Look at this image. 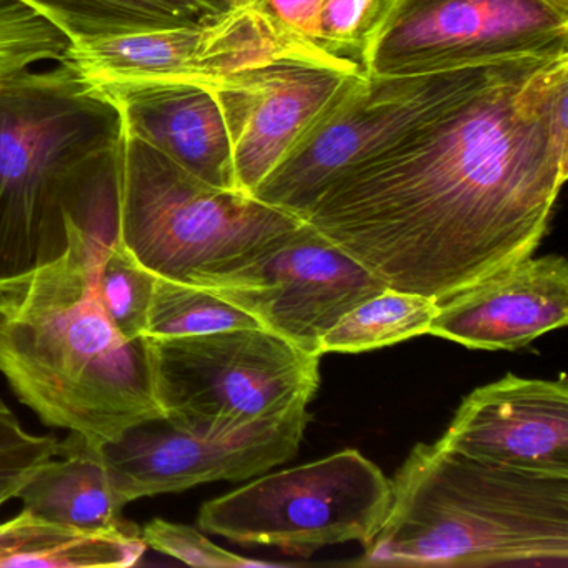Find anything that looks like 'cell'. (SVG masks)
<instances>
[{
  "label": "cell",
  "mask_w": 568,
  "mask_h": 568,
  "mask_svg": "<svg viewBox=\"0 0 568 568\" xmlns=\"http://www.w3.org/2000/svg\"><path fill=\"white\" fill-rule=\"evenodd\" d=\"M248 4L254 6L288 38L315 51L325 52L318 26L322 0H248Z\"/></svg>",
  "instance_id": "obj_26"
},
{
  "label": "cell",
  "mask_w": 568,
  "mask_h": 568,
  "mask_svg": "<svg viewBox=\"0 0 568 568\" xmlns=\"http://www.w3.org/2000/svg\"><path fill=\"white\" fill-rule=\"evenodd\" d=\"M568 175V54L510 59L335 175L302 221L442 302L534 255Z\"/></svg>",
  "instance_id": "obj_1"
},
{
  "label": "cell",
  "mask_w": 568,
  "mask_h": 568,
  "mask_svg": "<svg viewBox=\"0 0 568 568\" xmlns=\"http://www.w3.org/2000/svg\"><path fill=\"white\" fill-rule=\"evenodd\" d=\"M59 452V438L26 430L18 415L0 400V507L18 498L36 470Z\"/></svg>",
  "instance_id": "obj_23"
},
{
  "label": "cell",
  "mask_w": 568,
  "mask_h": 568,
  "mask_svg": "<svg viewBox=\"0 0 568 568\" xmlns=\"http://www.w3.org/2000/svg\"><path fill=\"white\" fill-rule=\"evenodd\" d=\"M245 327L262 325L209 288L155 275L144 337H189Z\"/></svg>",
  "instance_id": "obj_20"
},
{
  "label": "cell",
  "mask_w": 568,
  "mask_h": 568,
  "mask_svg": "<svg viewBox=\"0 0 568 568\" xmlns=\"http://www.w3.org/2000/svg\"><path fill=\"white\" fill-rule=\"evenodd\" d=\"M568 54V0H375L361 41L371 78Z\"/></svg>",
  "instance_id": "obj_8"
},
{
  "label": "cell",
  "mask_w": 568,
  "mask_h": 568,
  "mask_svg": "<svg viewBox=\"0 0 568 568\" xmlns=\"http://www.w3.org/2000/svg\"><path fill=\"white\" fill-rule=\"evenodd\" d=\"M504 62L392 78L362 72L305 129L251 197L302 221L335 175L484 84Z\"/></svg>",
  "instance_id": "obj_9"
},
{
  "label": "cell",
  "mask_w": 568,
  "mask_h": 568,
  "mask_svg": "<svg viewBox=\"0 0 568 568\" xmlns=\"http://www.w3.org/2000/svg\"><path fill=\"white\" fill-rule=\"evenodd\" d=\"M48 12L69 34H111L189 24L159 0H28Z\"/></svg>",
  "instance_id": "obj_22"
},
{
  "label": "cell",
  "mask_w": 568,
  "mask_h": 568,
  "mask_svg": "<svg viewBox=\"0 0 568 568\" xmlns=\"http://www.w3.org/2000/svg\"><path fill=\"white\" fill-rule=\"evenodd\" d=\"M361 565H568V477H540L418 444Z\"/></svg>",
  "instance_id": "obj_4"
},
{
  "label": "cell",
  "mask_w": 568,
  "mask_h": 568,
  "mask_svg": "<svg viewBox=\"0 0 568 568\" xmlns=\"http://www.w3.org/2000/svg\"><path fill=\"white\" fill-rule=\"evenodd\" d=\"M444 447L495 467L568 477V384L505 375L464 398Z\"/></svg>",
  "instance_id": "obj_14"
},
{
  "label": "cell",
  "mask_w": 568,
  "mask_h": 568,
  "mask_svg": "<svg viewBox=\"0 0 568 568\" xmlns=\"http://www.w3.org/2000/svg\"><path fill=\"white\" fill-rule=\"evenodd\" d=\"M145 550L139 527L91 531L28 510L0 524V567H132Z\"/></svg>",
  "instance_id": "obj_18"
},
{
  "label": "cell",
  "mask_w": 568,
  "mask_h": 568,
  "mask_svg": "<svg viewBox=\"0 0 568 568\" xmlns=\"http://www.w3.org/2000/svg\"><path fill=\"white\" fill-rule=\"evenodd\" d=\"M118 239L158 277L209 287L301 219L199 181L122 125Z\"/></svg>",
  "instance_id": "obj_5"
},
{
  "label": "cell",
  "mask_w": 568,
  "mask_h": 568,
  "mask_svg": "<svg viewBox=\"0 0 568 568\" xmlns=\"http://www.w3.org/2000/svg\"><path fill=\"white\" fill-rule=\"evenodd\" d=\"M307 404L232 434L187 430L158 417L95 444L125 505L209 481H242L297 455L311 424Z\"/></svg>",
  "instance_id": "obj_12"
},
{
  "label": "cell",
  "mask_w": 568,
  "mask_h": 568,
  "mask_svg": "<svg viewBox=\"0 0 568 568\" xmlns=\"http://www.w3.org/2000/svg\"><path fill=\"white\" fill-rule=\"evenodd\" d=\"M122 125L199 181L237 191L231 135L214 89L184 84L144 89L111 99Z\"/></svg>",
  "instance_id": "obj_16"
},
{
  "label": "cell",
  "mask_w": 568,
  "mask_h": 568,
  "mask_svg": "<svg viewBox=\"0 0 568 568\" xmlns=\"http://www.w3.org/2000/svg\"><path fill=\"white\" fill-rule=\"evenodd\" d=\"M114 239L74 227L61 257L0 281V374L45 425L91 444L164 417L145 338H125L99 297V258Z\"/></svg>",
  "instance_id": "obj_2"
},
{
  "label": "cell",
  "mask_w": 568,
  "mask_h": 568,
  "mask_svg": "<svg viewBox=\"0 0 568 568\" xmlns=\"http://www.w3.org/2000/svg\"><path fill=\"white\" fill-rule=\"evenodd\" d=\"M358 74L357 62L295 55L232 75L214 88L231 135L237 191L254 194Z\"/></svg>",
  "instance_id": "obj_13"
},
{
  "label": "cell",
  "mask_w": 568,
  "mask_h": 568,
  "mask_svg": "<svg viewBox=\"0 0 568 568\" xmlns=\"http://www.w3.org/2000/svg\"><path fill=\"white\" fill-rule=\"evenodd\" d=\"M155 275L115 235L99 258L98 291L118 331L131 341L144 338Z\"/></svg>",
  "instance_id": "obj_21"
},
{
  "label": "cell",
  "mask_w": 568,
  "mask_h": 568,
  "mask_svg": "<svg viewBox=\"0 0 568 568\" xmlns=\"http://www.w3.org/2000/svg\"><path fill=\"white\" fill-rule=\"evenodd\" d=\"M205 288L301 351L322 357L324 335L387 285L302 221Z\"/></svg>",
  "instance_id": "obj_11"
},
{
  "label": "cell",
  "mask_w": 568,
  "mask_h": 568,
  "mask_svg": "<svg viewBox=\"0 0 568 568\" xmlns=\"http://www.w3.org/2000/svg\"><path fill=\"white\" fill-rule=\"evenodd\" d=\"M122 118L68 65L0 88V281L51 264L74 227L118 232Z\"/></svg>",
  "instance_id": "obj_3"
},
{
  "label": "cell",
  "mask_w": 568,
  "mask_h": 568,
  "mask_svg": "<svg viewBox=\"0 0 568 568\" xmlns=\"http://www.w3.org/2000/svg\"><path fill=\"white\" fill-rule=\"evenodd\" d=\"M390 478L355 450L262 475L202 505L197 525L242 547L311 557L358 541L368 547L390 510Z\"/></svg>",
  "instance_id": "obj_7"
},
{
  "label": "cell",
  "mask_w": 568,
  "mask_h": 568,
  "mask_svg": "<svg viewBox=\"0 0 568 568\" xmlns=\"http://www.w3.org/2000/svg\"><path fill=\"white\" fill-rule=\"evenodd\" d=\"M338 59L285 36L254 6L205 24L168 26L72 39L62 64L108 99L195 84L217 88L232 75L277 59Z\"/></svg>",
  "instance_id": "obj_10"
},
{
  "label": "cell",
  "mask_w": 568,
  "mask_h": 568,
  "mask_svg": "<svg viewBox=\"0 0 568 568\" xmlns=\"http://www.w3.org/2000/svg\"><path fill=\"white\" fill-rule=\"evenodd\" d=\"M142 537L148 547L192 567L239 568L265 565L264 561L248 560L219 547L197 528L162 520V518L149 521L142 528Z\"/></svg>",
  "instance_id": "obj_24"
},
{
  "label": "cell",
  "mask_w": 568,
  "mask_h": 568,
  "mask_svg": "<svg viewBox=\"0 0 568 568\" xmlns=\"http://www.w3.org/2000/svg\"><path fill=\"white\" fill-rule=\"evenodd\" d=\"M375 0H322L318 26L327 54L357 62L361 41ZM361 65V64H358Z\"/></svg>",
  "instance_id": "obj_25"
},
{
  "label": "cell",
  "mask_w": 568,
  "mask_h": 568,
  "mask_svg": "<svg viewBox=\"0 0 568 568\" xmlns=\"http://www.w3.org/2000/svg\"><path fill=\"white\" fill-rule=\"evenodd\" d=\"M24 508L39 517L91 531L132 530L128 507L95 444L78 434L61 442L58 457L42 464L19 491Z\"/></svg>",
  "instance_id": "obj_17"
},
{
  "label": "cell",
  "mask_w": 568,
  "mask_h": 568,
  "mask_svg": "<svg viewBox=\"0 0 568 568\" xmlns=\"http://www.w3.org/2000/svg\"><path fill=\"white\" fill-rule=\"evenodd\" d=\"M567 322V261L530 255L438 302L428 334L468 348L515 351Z\"/></svg>",
  "instance_id": "obj_15"
},
{
  "label": "cell",
  "mask_w": 568,
  "mask_h": 568,
  "mask_svg": "<svg viewBox=\"0 0 568 568\" xmlns=\"http://www.w3.org/2000/svg\"><path fill=\"white\" fill-rule=\"evenodd\" d=\"M159 2L189 24L217 21L248 4V0H159Z\"/></svg>",
  "instance_id": "obj_27"
},
{
  "label": "cell",
  "mask_w": 568,
  "mask_h": 568,
  "mask_svg": "<svg viewBox=\"0 0 568 568\" xmlns=\"http://www.w3.org/2000/svg\"><path fill=\"white\" fill-rule=\"evenodd\" d=\"M144 338L164 417L199 434L281 417L311 404L321 384V357L264 327Z\"/></svg>",
  "instance_id": "obj_6"
},
{
  "label": "cell",
  "mask_w": 568,
  "mask_h": 568,
  "mask_svg": "<svg viewBox=\"0 0 568 568\" xmlns=\"http://www.w3.org/2000/svg\"><path fill=\"white\" fill-rule=\"evenodd\" d=\"M438 302L412 292L385 288L352 308L321 341V355L361 354L428 334Z\"/></svg>",
  "instance_id": "obj_19"
}]
</instances>
